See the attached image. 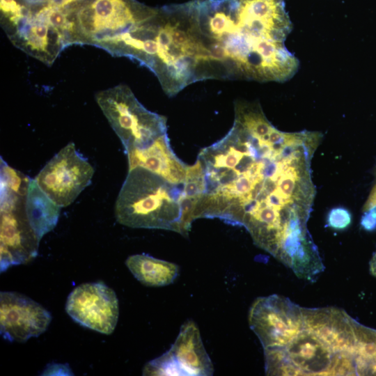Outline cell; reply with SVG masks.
Returning a JSON list of instances; mask_svg holds the SVG:
<instances>
[{
	"mask_svg": "<svg viewBox=\"0 0 376 376\" xmlns=\"http://www.w3.org/2000/svg\"><path fill=\"white\" fill-rule=\"evenodd\" d=\"M90 1L91 0H56L54 2L59 7L73 13L78 8Z\"/></svg>",
	"mask_w": 376,
	"mask_h": 376,
	"instance_id": "20",
	"label": "cell"
},
{
	"mask_svg": "<svg viewBox=\"0 0 376 376\" xmlns=\"http://www.w3.org/2000/svg\"><path fill=\"white\" fill-rule=\"evenodd\" d=\"M25 1H26L29 4H41L42 6L50 3V2H52V1H54V0H24Z\"/></svg>",
	"mask_w": 376,
	"mask_h": 376,
	"instance_id": "24",
	"label": "cell"
},
{
	"mask_svg": "<svg viewBox=\"0 0 376 376\" xmlns=\"http://www.w3.org/2000/svg\"><path fill=\"white\" fill-rule=\"evenodd\" d=\"M184 184H173L141 166L129 170L115 203L117 221L137 228L172 230L187 236L181 206Z\"/></svg>",
	"mask_w": 376,
	"mask_h": 376,
	"instance_id": "4",
	"label": "cell"
},
{
	"mask_svg": "<svg viewBox=\"0 0 376 376\" xmlns=\"http://www.w3.org/2000/svg\"><path fill=\"white\" fill-rule=\"evenodd\" d=\"M106 51L148 68L171 97L201 81L203 50L189 3L152 10L129 31L109 40Z\"/></svg>",
	"mask_w": 376,
	"mask_h": 376,
	"instance_id": "3",
	"label": "cell"
},
{
	"mask_svg": "<svg viewBox=\"0 0 376 376\" xmlns=\"http://www.w3.org/2000/svg\"><path fill=\"white\" fill-rule=\"evenodd\" d=\"M375 173H376V170H375Z\"/></svg>",
	"mask_w": 376,
	"mask_h": 376,
	"instance_id": "25",
	"label": "cell"
},
{
	"mask_svg": "<svg viewBox=\"0 0 376 376\" xmlns=\"http://www.w3.org/2000/svg\"><path fill=\"white\" fill-rule=\"evenodd\" d=\"M244 171L249 190L236 218L254 243L273 256L299 262L318 248L307 227L315 196L311 161L322 134L287 132L268 119L253 127Z\"/></svg>",
	"mask_w": 376,
	"mask_h": 376,
	"instance_id": "1",
	"label": "cell"
},
{
	"mask_svg": "<svg viewBox=\"0 0 376 376\" xmlns=\"http://www.w3.org/2000/svg\"><path fill=\"white\" fill-rule=\"evenodd\" d=\"M214 367L197 325L188 320L182 324L171 348L148 362L143 375H212Z\"/></svg>",
	"mask_w": 376,
	"mask_h": 376,
	"instance_id": "11",
	"label": "cell"
},
{
	"mask_svg": "<svg viewBox=\"0 0 376 376\" xmlns=\"http://www.w3.org/2000/svg\"><path fill=\"white\" fill-rule=\"evenodd\" d=\"M249 322L264 350L281 348L303 328L302 307L277 295L260 297L251 305Z\"/></svg>",
	"mask_w": 376,
	"mask_h": 376,
	"instance_id": "10",
	"label": "cell"
},
{
	"mask_svg": "<svg viewBox=\"0 0 376 376\" xmlns=\"http://www.w3.org/2000/svg\"><path fill=\"white\" fill-rule=\"evenodd\" d=\"M93 173L92 165L70 142L45 165L35 180L45 194L61 207L70 205L91 183Z\"/></svg>",
	"mask_w": 376,
	"mask_h": 376,
	"instance_id": "9",
	"label": "cell"
},
{
	"mask_svg": "<svg viewBox=\"0 0 376 376\" xmlns=\"http://www.w3.org/2000/svg\"><path fill=\"white\" fill-rule=\"evenodd\" d=\"M30 180L16 170L1 175V272L27 263L38 255L40 240L30 224L25 208Z\"/></svg>",
	"mask_w": 376,
	"mask_h": 376,
	"instance_id": "5",
	"label": "cell"
},
{
	"mask_svg": "<svg viewBox=\"0 0 376 376\" xmlns=\"http://www.w3.org/2000/svg\"><path fill=\"white\" fill-rule=\"evenodd\" d=\"M6 34L16 47L48 65L72 44L64 33L31 11Z\"/></svg>",
	"mask_w": 376,
	"mask_h": 376,
	"instance_id": "14",
	"label": "cell"
},
{
	"mask_svg": "<svg viewBox=\"0 0 376 376\" xmlns=\"http://www.w3.org/2000/svg\"><path fill=\"white\" fill-rule=\"evenodd\" d=\"M269 375H354L355 367L315 333L303 328L285 346L264 350Z\"/></svg>",
	"mask_w": 376,
	"mask_h": 376,
	"instance_id": "6",
	"label": "cell"
},
{
	"mask_svg": "<svg viewBox=\"0 0 376 376\" xmlns=\"http://www.w3.org/2000/svg\"><path fill=\"white\" fill-rule=\"evenodd\" d=\"M129 170L136 166L145 168L173 184H184L186 177L185 165L173 152L167 134L148 146L126 152Z\"/></svg>",
	"mask_w": 376,
	"mask_h": 376,
	"instance_id": "15",
	"label": "cell"
},
{
	"mask_svg": "<svg viewBox=\"0 0 376 376\" xmlns=\"http://www.w3.org/2000/svg\"><path fill=\"white\" fill-rule=\"evenodd\" d=\"M369 265L370 273L376 277V251L373 255Z\"/></svg>",
	"mask_w": 376,
	"mask_h": 376,
	"instance_id": "23",
	"label": "cell"
},
{
	"mask_svg": "<svg viewBox=\"0 0 376 376\" xmlns=\"http://www.w3.org/2000/svg\"><path fill=\"white\" fill-rule=\"evenodd\" d=\"M50 313L29 297L16 292L0 293V333L10 342H26L44 333Z\"/></svg>",
	"mask_w": 376,
	"mask_h": 376,
	"instance_id": "13",
	"label": "cell"
},
{
	"mask_svg": "<svg viewBox=\"0 0 376 376\" xmlns=\"http://www.w3.org/2000/svg\"><path fill=\"white\" fill-rule=\"evenodd\" d=\"M361 225L366 230H373L376 227V210L365 212L361 219Z\"/></svg>",
	"mask_w": 376,
	"mask_h": 376,
	"instance_id": "21",
	"label": "cell"
},
{
	"mask_svg": "<svg viewBox=\"0 0 376 376\" xmlns=\"http://www.w3.org/2000/svg\"><path fill=\"white\" fill-rule=\"evenodd\" d=\"M125 265L141 284L150 287L168 285L179 273L176 264L145 253L129 256Z\"/></svg>",
	"mask_w": 376,
	"mask_h": 376,
	"instance_id": "17",
	"label": "cell"
},
{
	"mask_svg": "<svg viewBox=\"0 0 376 376\" xmlns=\"http://www.w3.org/2000/svg\"><path fill=\"white\" fill-rule=\"evenodd\" d=\"M95 99L125 152L145 148L167 134L166 117L145 108L125 85L100 91Z\"/></svg>",
	"mask_w": 376,
	"mask_h": 376,
	"instance_id": "7",
	"label": "cell"
},
{
	"mask_svg": "<svg viewBox=\"0 0 376 376\" xmlns=\"http://www.w3.org/2000/svg\"><path fill=\"white\" fill-rule=\"evenodd\" d=\"M198 26L219 79L284 82L298 71L284 0H210Z\"/></svg>",
	"mask_w": 376,
	"mask_h": 376,
	"instance_id": "2",
	"label": "cell"
},
{
	"mask_svg": "<svg viewBox=\"0 0 376 376\" xmlns=\"http://www.w3.org/2000/svg\"><path fill=\"white\" fill-rule=\"evenodd\" d=\"M131 0H91L73 13L75 44L94 46L126 33L151 12Z\"/></svg>",
	"mask_w": 376,
	"mask_h": 376,
	"instance_id": "8",
	"label": "cell"
},
{
	"mask_svg": "<svg viewBox=\"0 0 376 376\" xmlns=\"http://www.w3.org/2000/svg\"><path fill=\"white\" fill-rule=\"evenodd\" d=\"M65 311L80 325L111 334L118 320V300L115 292L104 283H86L70 293Z\"/></svg>",
	"mask_w": 376,
	"mask_h": 376,
	"instance_id": "12",
	"label": "cell"
},
{
	"mask_svg": "<svg viewBox=\"0 0 376 376\" xmlns=\"http://www.w3.org/2000/svg\"><path fill=\"white\" fill-rule=\"evenodd\" d=\"M328 226L335 229H343L351 223V215L348 210L342 207L331 210L327 218Z\"/></svg>",
	"mask_w": 376,
	"mask_h": 376,
	"instance_id": "19",
	"label": "cell"
},
{
	"mask_svg": "<svg viewBox=\"0 0 376 376\" xmlns=\"http://www.w3.org/2000/svg\"><path fill=\"white\" fill-rule=\"evenodd\" d=\"M373 210H376V183L373 186L363 207L364 212Z\"/></svg>",
	"mask_w": 376,
	"mask_h": 376,
	"instance_id": "22",
	"label": "cell"
},
{
	"mask_svg": "<svg viewBox=\"0 0 376 376\" xmlns=\"http://www.w3.org/2000/svg\"><path fill=\"white\" fill-rule=\"evenodd\" d=\"M60 207L31 179L25 200V208L31 227L40 240L56 226Z\"/></svg>",
	"mask_w": 376,
	"mask_h": 376,
	"instance_id": "16",
	"label": "cell"
},
{
	"mask_svg": "<svg viewBox=\"0 0 376 376\" xmlns=\"http://www.w3.org/2000/svg\"><path fill=\"white\" fill-rule=\"evenodd\" d=\"M206 191L205 171L200 159L192 166H187L184 182V195L188 198H198Z\"/></svg>",
	"mask_w": 376,
	"mask_h": 376,
	"instance_id": "18",
	"label": "cell"
}]
</instances>
